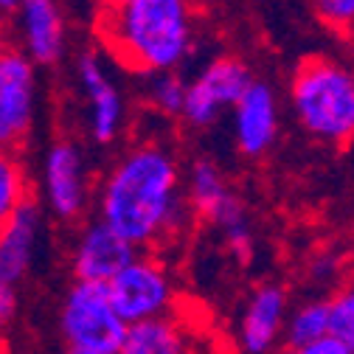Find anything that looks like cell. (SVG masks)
Instances as JSON below:
<instances>
[{
    "instance_id": "10",
    "label": "cell",
    "mask_w": 354,
    "mask_h": 354,
    "mask_svg": "<svg viewBox=\"0 0 354 354\" xmlns=\"http://www.w3.org/2000/svg\"><path fill=\"white\" fill-rule=\"evenodd\" d=\"M12 46L34 68L57 65L65 54V17L59 0H20L12 12Z\"/></svg>"
},
{
    "instance_id": "15",
    "label": "cell",
    "mask_w": 354,
    "mask_h": 354,
    "mask_svg": "<svg viewBox=\"0 0 354 354\" xmlns=\"http://www.w3.org/2000/svg\"><path fill=\"white\" fill-rule=\"evenodd\" d=\"M234 138L242 155H268L279 138V99L270 84L256 82L234 104Z\"/></svg>"
},
{
    "instance_id": "19",
    "label": "cell",
    "mask_w": 354,
    "mask_h": 354,
    "mask_svg": "<svg viewBox=\"0 0 354 354\" xmlns=\"http://www.w3.org/2000/svg\"><path fill=\"white\" fill-rule=\"evenodd\" d=\"M144 96L149 102V107L166 118L180 115L183 110V96H186V79L180 76V71H163V73H152L147 76V87Z\"/></svg>"
},
{
    "instance_id": "18",
    "label": "cell",
    "mask_w": 354,
    "mask_h": 354,
    "mask_svg": "<svg viewBox=\"0 0 354 354\" xmlns=\"http://www.w3.org/2000/svg\"><path fill=\"white\" fill-rule=\"evenodd\" d=\"M31 200V180L17 152H0V225Z\"/></svg>"
},
{
    "instance_id": "11",
    "label": "cell",
    "mask_w": 354,
    "mask_h": 354,
    "mask_svg": "<svg viewBox=\"0 0 354 354\" xmlns=\"http://www.w3.org/2000/svg\"><path fill=\"white\" fill-rule=\"evenodd\" d=\"M42 197L57 219H79L87 211L91 189H87L84 155L73 141H57L42 158Z\"/></svg>"
},
{
    "instance_id": "21",
    "label": "cell",
    "mask_w": 354,
    "mask_h": 354,
    "mask_svg": "<svg viewBox=\"0 0 354 354\" xmlns=\"http://www.w3.org/2000/svg\"><path fill=\"white\" fill-rule=\"evenodd\" d=\"M315 15L324 26L335 31H351L354 26V0H313Z\"/></svg>"
},
{
    "instance_id": "9",
    "label": "cell",
    "mask_w": 354,
    "mask_h": 354,
    "mask_svg": "<svg viewBox=\"0 0 354 354\" xmlns=\"http://www.w3.org/2000/svg\"><path fill=\"white\" fill-rule=\"evenodd\" d=\"M76 76H79L82 96L87 102V129H91V138L96 144L107 147L121 136V127L127 118V104L121 96V87L110 76L104 59L96 51L79 54Z\"/></svg>"
},
{
    "instance_id": "23",
    "label": "cell",
    "mask_w": 354,
    "mask_h": 354,
    "mask_svg": "<svg viewBox=\"0 0 354 354\" xmlns=\"http://www.w3.org/2000/svg\"><path fill=\"white\" fill-rule=\"evenodd\" d=\"M15 313H17V292H15V287L0 281V332L12 324Z\"/></svg>"
},
{
    "instance_id": "8",
    "label": "cell",
    "mask_w": 354,
    "mask_h": 354,
    "mask_svg": "<svg viewBox=\"0 0 354 354\" xmlns=\"http://www.w3.org/2000/svg\"><path fill=\"white\" fill-rule=\"evenodd\" d=\"M37 115V68L17 51L0 57V152H15Z\"/></svg>"
},
{
    "instance_id": "6",
    "label": "cell",
    "mask_w": 354,
    "mask_h": 354,
    "mask_svg": "<svg viewBox=\"0 0 354 354\" xmlns=\"http://www.w3.org/2000/svg\"><path fill=\"white\" fill-rule=\"evenodd\" d=\"M104 287L118 318L127 326L174 315L177 290L169 268L155 256L136 253V259L121 273H115Z\"/></svg>"
},
{
    "instance_id": "14",
    "label": "cell",
    "mask_w": 354,
    "mask_h": 354,
    "mask_svg": "<svg viewBox=\"0 0 354 354\" xmlns=\"http://www.w3.org/2000/svg\"><path fill=\"white\" fill-rule=\"evenodd\" d=\"M46 223L37 203L20 205L3 225H0V281L17 287L39 259Z\"/></svg>"
},
{
    "instance_id": "20",
    "label": "cell",
    "mask_w": 354,
    "mask_h": 354,
    "mask_svg": "<svg viewBox=\"0 0 354 354\" xmlns=\"http://www.w3.org/2000/svg\"><path fill=\"white\" fill-rule=\"evenodd\" d=\"M326 326H329V337L354 346V295H351V290H337L326 301Z\"/></svg>"
},
{
    "instance_id": "17",
    "label": "cell",
    "mask_w": 354,
    "mask_h": 354,
    "mask_svg": "<svg viewBox=\"0 0 354 354\" xmlns=\"http://www.w3.org/2000/svg\"><path fill=\"white\" fill-rule=\"evenodd\" d=\"M329 337V326H326V301L321 298H309L301 301L298 306H292L284 321V343L287 348L295 346H309L315 340Z\"/></svg>"
},
{
    "instance_id": "13",
    "label": "cell",
    "mask_w": 354,
    "mask_h": 354,
    "mask_svg": "<svg viewBox=\"0 0 354 354\" xmlns=\"http://www.w3.org/2000/svg\"><path fill=\"white\" fill-rule=\"evenodd\" d=\"M136 253L138 250L127 245L115 231H110L99 219H91V223H84V228L73 242L71 268L76 281L107 284L115 273H121L136 259Z\"/></svg>"
},
{
    "instance_id": "3",
    "label": "cell",
    "mask_w": 354,
    "mask_h": 354,
    "mask_svg": "<svg viewBox=\"0 0 354 354\" xmlns=\"http://www.w3.org/2000/svg\"><path fill=\"white\" fill-rule=\"evenodd\" d=\"M290 102L298 124L321 144L343 147L354 132V76L332 57L304 59L290 79Z\"/></svg>"
},
{
    "instance_id": "25",
    "label": "cell",
    "mask_w": 354,
    "mask_h": 354,
    "mask_svg": "<svg viewBox=\"0 0 354 354\" xmlns=\"http://www.w3.org/2000/svg\"><path fill=\"white\" fill-rule=\"evenodd\" d=\"M17 3H20V0H0V15H6V17H9V15L15 12Z\"/></svg>"
},
{
    "instance_id": "7",
    "label": "cell",
    "mask_w": 354,
    "mask_h": 354,
    "mask_svg": "<svg viewBox=\"0 0 354 354\" xmlns=\"http://www.w3.org/2000/svg\"><path fill=\"white\" fill-rule=\"evenodd\" d=\"M250 84H253V73L242 59L216 57L192 82H186L180 118L197 129L211 127L223 118L225 110H234V104Z\"/></svg>"
},
{
    "instance_id": "12",
    "label": "cell",
    "mask_w": 354,
    "mask_h": 354,
    "mask_svg": "<svg viewBox=\"0 0 354 354\" xmlns=\"http://www.w3.org/2000/svg\"><path fill=\"white\" fill-rule=\"evenodd\" d=\"M290 301L284 287L261 284L256 287L236 321V346L242 354H273L284 343V321Z\"/></svg>"
},
{
    "instance_id": "2",
    "label": "cell",
    "mask_w": 354,
    "mask_h": 354,
    "mask_svg": "<svg viewBox=\"0 0 354 354\" xmlns=\"http://www.w3.org/2000/svg\"><path fill=\"white\" fill-rule=\"evenodd\" d=\"M96 37L127 71H180L194 51L197 0H104Z\"/></svg>"
},
{
    "instance_id": "1",
    "label": "cell",
    "mask_w": 354,
    "mask_h": 354,
    "mask_svg": "<svg viewBox=\"0 0 354 354\" xmlns=\"http://www.w3.org/2000/svg\"><path fill=\"white\" fill-rule=\"evenodd\" d=\"M99 223L136 250L169 239L186 219L183 174L177 158L158 141L129 147L99 186Z\"/></svg>"
},
{
    "instance_id": "22",
    "label": "cell",
    "mask_w": 354,
    "mask_h": 354,
    "mask_svg": "<svg viewBox=\"0 0 354 354\" xmlns=\"http://www.w3.org/2000/svg\"><path fill=\"white\" fill-rule=\"evenodd\" d=\"M281 354H354V346L340 343L335 337H324L309 346H295V348H284Z\"/></svg>"
},
{
    "instance_id": "5",
    "label": "cell",
    "mask_w": 354,
    "mask_h": 354,
    "mask_svg": "<svg viewBox=\"0 0 354 354\" xmlns=\"http://www.w3.org/2000/svg\"><path fill=\"white\" fill-rule=\"evenodd\" d=\"M183 197H186V208L194 216L223 231L228 250L239 261L253 259V228L248 223L245 205L216 163L205 158L192 163L183 183Z\"/></svg>"
},
{
    "instance_id": "24",
    "label": "cell",
    "mask_w": 354,
    "mask_h": 354,
    "mask_svg": "<svg viewBox=\"0 0 354 354\" xmlns=\"http://www.w3.org/2000/svg\"><path fill=\"white\" fill-rule=\"evenodd\" d=\"M9 51H15V46H12V23H9L6 15H0V57L9 54Z\"/></svg>"
},
{
    "instance_id": "16",
    "label": "cell",
    "mask_w": 354,
    "mask_h": 354,
    "mask_svg": "<svg viewBox=\"0 0 354 354\" xmlns=\"http://www.w3.org/2000/svg\"><path fill=\"white\" fill-rule=\"evenodd\" d=\"M203 335L177 315L132 324L118 354H203Z\"/></svg>"
},
{
    "instance_id": "4",
    "label": "cell",
    "mask_w": 354,
    "mask_h": 354,
    "mask_svg": "<svg viewBox=\"0 0 354 354\" xmlns=\"http://www.w3.org/2000/svg\"><path fill=\"white\" fill-rule=\"evenodd\" d=\"M127 324L104 284L73 281L59 304V335L68 354H118Z\"/></svg>"
}]
</instances>
